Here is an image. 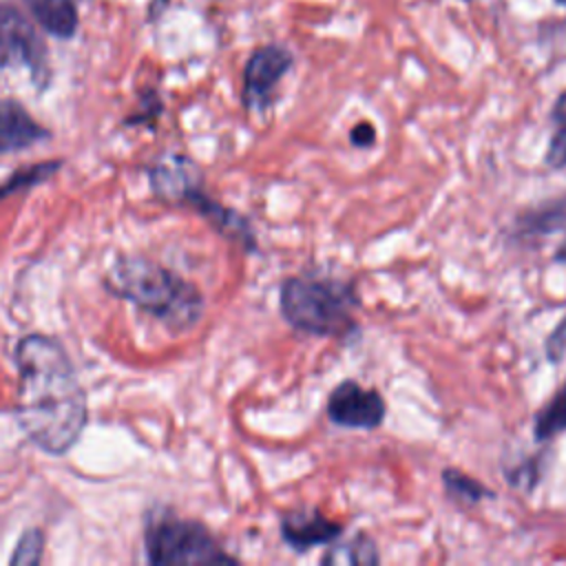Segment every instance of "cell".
<instances>
[{
	"instance_id": "30bf717a",
	"label": "cell",
	"mask_w": 566,
	"mask_h": 566,
	"mask_svg": "<svg viewBox=\"0 0 566 566\" xmlns=\"http://www.w3.org/2000/svg\"><path fill=\"white\" fill-rule=\"evenodd\" d=\"M38 24L55 38H71L77 31V7L73 0H22Z\"/></svg>"
},
{
	"instance_id": "e0dca14e",
	"label": "cell",
	"mask_w": 566,
	"mask_h": 566,
	"mask_svg": "<svg viewBox=\"0 0 566 566\" xmlns=\"http://www.w3.org/2000/svg\"><path fill=\"white\" fill-rule=\"evenodd\" d=\"M55 168H57V164H40V166H31V168H27V170H22V172H15L13 179H11L4 188H0V197H7L15 186L33 184V181H38V179L49 177Z\"/></svg>"
},
{
	"instance_id": "ba28073f",
	"label": "cell",
	"mask_w": 566,
	"mask_h": 566,
	"mask_svg": "<svg viewBox=\"0 0 566 566\" xmlns=\"http://www.w3.org/2000/svg\"><path fill=\"white\" fill-rule=\"evenodd\" d=\"M281 539L296 553L329 546L343 535V524L323 515L318 509L287 511L281 517Z\"/></svg>"
},
{
	"instance_id": "5b68a950",
	"label": "cell",
	"mask_w": 566,
	"mask_h": 566,
	"mask_svg": "<svg viewBox=\"0 0 566 566\" xmlns=\"http://www.w3.org/2000/svg\"><path fill=\"white\" fill-rule=\"evenodd\" d=\"M0 69H24L38 88L49 84V53L31 20L11 4H0Z\"/></svg>"
},
{
	"instance_id": "7c38bea8",
	"label": "cell",
	"mask_w": 566,
	"mask_h": 566,
	"mask_svg": "<svg viewBox=\"0 0 566 566\" xmlns=\"http://www.w3.org/2000/svg\"><path fill=\"white\" fill-rule=\"evenodd\" d=\"M442 486H444V493L458 502V504H464V506H473V504H480L482 500H491L495 497V493L482 484L478 478L455 469V467H447L442 469Z\"/></svg>"
},
{
	"instance_id": "52a82bcc",
	"label": "cell",
	"mask_w": 566,
	"mask_h": 566,
	"mask_svg": "<svg viewBox=\"0 0 566 566\" xmlns=\"http://www.w3.org/2000/svg\"><path fill=\"white\" fill-rule=\"evenodd\" d=\"M292 53L279 44L259 46L243 69V106L261 113L272 104L274 91L283 75L292 69Z\"/></svg>"
},
{
	"instance_id": "ffe728a7",
	"label": "cell",
	"mask_w": 566,
	"mask_h": 566,
	"mask_svg": "<svg viewBox=\"0 0 566 566\" xmlns=\"http://www.w3.org/2000/svg\"><path fill=\"white\" fill-rule=\"evenodd\" d=\"M553 115H555V119H566V91L557 97V102H555V108H553Z\"/></svg>"
},
{
	"instance_id": "2e32d148",
	"label": "cell",
	"mask_w": 566,
	"mask_h": 566,
	"mask_svg": "<svg viewBox=\"0 0 566 566\" xmlns=\"http://www.w3.org/2000/svg\"><path fill=\"white\" fill-rule=\"evenodd\" d=\"M546 164L553 168H566V119L559 122L546 148Z\"/></svg>"
},
{
	"instance_id": "6da1fadb",
	"label": "cell",
	"mask_w": 566,
	"mask_h": 566,
	"mask_svg": "<svg viewBox=\"0 0 566 566\" xmlns=\"http://www.w3.org/2000/svg\"><path fill=\"white\" fill-rule=\"evenodd\" d=\"M15 418L42 451L66 453L86 424V394L64 347L42 334L24 336L15 347Z\"/></svg>"
},
{
	"instance_id": "3957f363",
	"label": "cell",
	"mask_w": 566,
	"mask_h": 566,
	"mask_svg": "<svg viewBox=\"0 0 566 566\" xmlns=\"http://www.w3.org/2000/svg\"><path fill=\"white\" fill-rule=\"evenodd\" d=\"M356 307V287L343 279L296 274L287 276L279 287V312L298 334L347 338L358 332Z\"/></svg>"
},
{
	"instance_id": "d6986e66",
	"label": "cell",
	"mask_w": 566,
	"mask_h": 566,
	"mask_svg": "<svg viewBox=\"0 0 566 566\" xmlns=\"http://www.w3.org/2000/svg\"><path fill=\"white\" fill-rule=\"evenodd\" d=\"M349 142L356 148H369L376 144V128L369 122H358L352 130H349Z\"/></svg>"
},
{
	"instance_id": "44dd1931",
	"label": "cell",
	"mask_w": 566,
	"mask_h": 566,
	"mask_svg": "<svg viewBox=\"0 0 566 566\" xmlns=\"http://www.w3.org/2000/svg\"><path fill=\"white\" fill-rule=\"evenodd\" d=\"M555 261H559V263H566V241L559 245V250L555 252Z\"/></svg>"
},
{
	"instance_id": "ac0fdd59",
	"label": "cell",
	"mask_w": 566,
	"mask_h": 566,
	"mask_svg": "<svg viewBox=\"0 0 566 566\" xmlns=\"http://www.w3.org/2000/svg\"><path fill=\"white\" fill-rule=\"evenodd\" d=\"M566 352V318L546 338V356L551 363H559Z\"/></svg>"
},
{
	"instance_id": "4fadbf2b",
	"label": "cell",
	"mask_w": 566,
	"mask_h": 566,
	"mask_svg": "<svg viewBox=\"0 0 566 566\" xmlns=\"http://www.w3.org/2000/svg\"><path fill=\"white\" fill-rule=\"evenodd\" d=\"M566 431V380L548 398V402L535 413L533 436L537 442H546Z\"/></svg>"
},
{
	"instance_id": "9a60e30c",
	"label": "cell",
	"mask_w": 566,
	"mask_h": 566,
	"mask_svg": "<svg viewBox=\"0 0 566 566\" xmlns=\"http://www.w3.org/2000/svg\"><path fill=\"white\" fill-rule=\"evenodd\" d=\"M42 548H44V535L38 528H29L20 537L11 555V564H38L42 559Z\"/></svg>"
},
{
	"instance_id": "9c48e42d",
	"label": "cell",
	"mask_w": 566,
	"mask_h": 566,
	"mask_svg": "<svg viewBox=\"0 0 566 566\" xmlns=\"http://www.w3.org/2000/svg\"><path fill=\"white\" fill-rule=\"evenodd\" d=\"M51 133L35 122L29 111L15 99L0 102V153H15L24 150Z\"/></svg>"
},
{
	"instance_id": "8fae6325",
	"label": "cell",
	"mask_w": 566,
	"mask_h": 566,
	"mask_svg": "<svg viewBox=\"0 0 566 566\" xmlns=\"http://www.w3.org/2000/svg\"><path fill=\"white\" fill-rule=\"evenodd\" d=\"M566 228V197L542 203L533 210H526L517 219L520 234H553Z\"/></svg>"
},
{
	"instance_id": "7a4b0ae2",
	"label": "cell",
	"mask_w": 566,
	"mask_h": 566,
	"mask_svg": "<svg viewBox=\"0 0 566 566\" xmlns=\"http://www.w3.org/2000/svg\"><path fill=\"white\" fill-rule=\"evenodd\" d=\"M106 285L172 332L190 329L203 314L201 292L190 281L146 256H124L113 268Z\"/></svg>"
},
{
	"instance_id": "7402d4cb",
	"label": "cell",
	"mask_w": 566,
	"mask_h": 566,
	"mask_svg": "<svg viewBox=\"0 0 566 566\" xmlns=\"http://www.w3.org/2000/svg\"><path fill=\"white\" fill-rule=\"evenodd\" d=\"M557 4H562V7H566V0H555Z\"/></svg>"
},
{
	"instance_id": "5bb4252c",
	"label": "cell",
	"mask_w": 566,
	"mask_h": 566,
	"mask_svg": "<svg viewBox=\"0 0 566 566\" xmlns=\"http://www.w3.org/2000/svg\"><path fill=\"white\" fill-rule=\"evenodd\" d=\"M380 562V555H378V548L374 544V539L365 533H358L354 535L352 539L334 546V548H327L325 555L321 557V564H378Z\"/></svg>"
},
{
	"instance_id": "277c9868",
	"label": "cell",
	"mask_w": 566,
	"mask_h": 566,
	"mask_svg": "<svg viewBox=\"0 0 566 566\" xmlns=\"http://www.w3.org/2000/svg\"><path fill=\"white\" fill-rule=\"evenodd\" d=\"M146 553L153 564L237 562L219 546L203 524L179 517H161L148 526Z\"/></svg>"
},
{
	"instance_id": "8992f818",
	"label": "cell",
	"mask_w": 566,
	"mask_h": 566,
	"mask_svg": "<svg viewBox=\"0 0 566 566\" xmlns=\"http://www.w3.org/2000/svg\"><path fill=\"white\" fill-rule=\"evenodd\" d=\"M325 413L336 427L374 431L385 422L387 402L380 391L345 378L329 391Z\"/></svg>"
}]
</instances>
